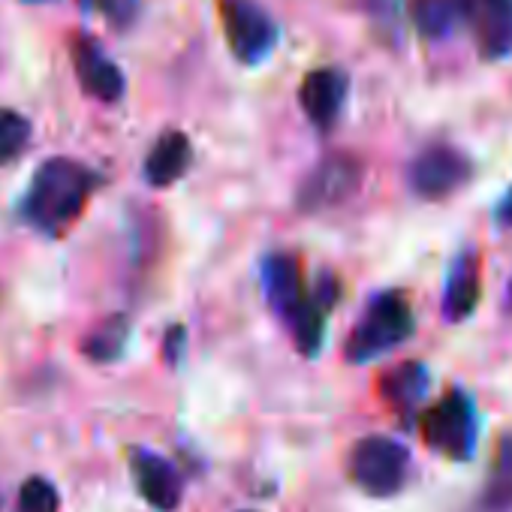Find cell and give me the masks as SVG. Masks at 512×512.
I'll return each mask as SVG.
<instances>
[{
  "label": "cell",
  "instance_id": "cell-17",
  "mask_svg": "<svg viewBox=\"0 0 512 512\" xmlns=\"http://www.w3.org/2000/svg\"><path fill=\"white\" fill-rule=\"evenodd\" d=\"M482 512H512V434H503L491 479L482 491Z\"/></svg>",
  "mask_w": 512,
  "mask_h": 512
},
{
  "label": "cell",
  "instance_id": "cell-8",
  "mask_svg": "<svg viewBox=\"0 0 512 512\" xmlns=\"http://www.w3.org/2000/svg\"><path fill=\"white\" fill-rule=\"evenodd\" d=\"M130 473H133V482L142 494V500L157 509V512H175L181 506V497H184V479L178 473V467L145 449V446H133L130 449Z\"/></svg>",
  "mask_w": 512,
  "mask_h": 512
},
{
  "label": "cell",
  "instance_id": "cell-23",
  "mask_svg": "<svg viewBox=\"0 0 512 512\" xmlns=\"http://www.w3.org/2000/svg\"><path fill=\"white\" fill-rule=\"evenodd\" d=\"M497 223L512 229V187L506 190V196H503L500 205H497Z\"/></svg>",
  "mask_w": 512,
  "mask_h": 512
},
{
  "label": "cell",
  "instance_id": "cell-9",
  "mask_svg": "<svg viewBox=\"0 0 512 512\" xmlns=\"http://www.w3.org/2000/svg\"><path fill=\"white\" fill-rule=\"evenodd\" d=\"M467 178H470V160L449 145L425 148L410 166V184L425 199H443L455 193Z\"/></svg>",
  "mask_w": 512,
  "mask_h": 512
},
{
  "label": "cell",
  "instance_id": "cell-16",
  "mask_svg": "<svg viewBox=\"0 0 512 512\" xmlns=\"http://www.w3.org/2000/svg\"><path fill=\"white\" fill-rule=\"evenodd\" d=\"M127 341H130V320L124 314H112L85 338L82 353L97 365H109L121 359V353L127 350Z\"/></svg>",
  "mask_w": 512,
  "mask_h": 512
},
{
  "label": "cell",
  "instance_id": "cell-21",
  "mask_svg": "<svg viewBox=\"0 0 512 512\" xmlns=\"http://www.w3.org/2000/svg\"><path fill=\"white\" fill-rule=\"evenodd\" d=\"M79 4L82 10L103 16L115 28H127L139 13V0H79Z\"/></svg>",
  "mask_w": 512,
  "mask_h": 512
},
{
  "label": "cell",
  "instance_id": "cell-18",
  "mask_svg": "<svg viewBox=\"0 0 512 512\" xmlns=\"http://www.w3.org/2000/svg\"><path fill=\"white\" fill-rule=\"evenodd\" d=\"M410 19L422 37L440 40L452 34V28L461 22V13L455 0H410Z\"/></svg>",
  "mask_w": 512,
  "mask_h": 512
},
{
  "label": "cell",
  "instance_id": "cell-25",
  "mask_svg": "<svg viewBox=\"0 0 512 512\" xmlns=\"http://www.w3.org/2000/svg\"><path fill=\"white\" fill-rule=\"evenodd\" d=\"M28 4H46V0H28Z\"/></svg>",
  "mask_w": 512,
  "mask_h": 512
},
{
  "label": "cell",
  "instance_id": "cell-5",
  "mask_svg": "<svg viewBox=\"0 0 512 512\" xmlns=\"http://www.w3.org/2000/svg\"><path fill=\"white\" fill-rule=\"evenodd\" d=\"M217 16L229 52L247 67L263 64L278 46V25L256 0H217Z\"/></svg>",
  "mask_w": 512,
  "mask_h": 512
},
{
  "label": "cell",
  "instance_id": "cell-10",
  "mask_svg": "<svg viewBox=\"0 0 512 512\" xmlns=\"http://www.w3.org/2000/svg\"><path fill=\"white\" fill-rule=\"evenodd\" d=\"M347 88H350L347 73L335 70V67H320L305 76V82L299 88V103L317 130L335 127V121L344 109V100H347Z\"/></svg>",
  "mask_w": 512,
  "mask_h": 512
},
{
  "label": "cell",
  "instance_id": "cell-14",
  "mask_svg": "<svg viewBox=\"0 0 512 512\" xmlns=\"http://www.w3.org/2000/svg\"><path fill=\"white\" fill-rule=\"evenodd\" d=\"M479 290H482V272H479V256L473 250L461 253L458 263L452 266L446 296H443V314L449 323L467 320L476 305H479Z\"/></svg>",
  "mask_w": 512,
  "mask_h": 512
},
{
  "label": "cell",
  "instance_id": "cell-20",
  "mask_svg": "<svg viewBox=\"0 0 512 512\" xmlns=\"http://www.w3.org/2000/svg\"><path fill=\"white\" fill-rule=\"evenodd\" d=\"M19 512H61V494L46 476H28L19 488Z\"/></svg>",
  "mask_w": 512,
  "mask_h": 512
},
{
  "label": "cell",
  "instance_id": "cell-12",
  "mask_svg": "<svg viewBox=\"0 0 512 512\" xmlns=\"http://www.w3.org/2000/svg\"><path fill=\"white\" fill-rule=\"evenodd\" d=\"M73 67H76V76L82 82V88L97 97L100 103H118L124 97V73L118 70V64H112L100 43L94 37H76L73 40Z\"/></svg>",
  "mask_w": 512,
  "mask_h": 512
},
{
  "label": "cell",
  "instance_id": "cell-11",
  "mask_svg": "<svg viewBox=\"0 0 512 512\" xmlns=\"http://www.w3.org/2000/svg\"><path fill=\"white\" fill-rule=\"evenodd\" d=\"M263 287H266V299L275 308V314L290 323L308 302V290H305V278H302V266L293 253H272L263 263Z\"/></svg>",
  "mask_w": 512,
  "mask_h": 512
},
{
  "label": "cell",
  "instance_id": "cell-26",
  "mask_svg": "<svg viewBox=\"0 0 512 512\" xmlns=\"http://www.w3.org/2000/svg\"><path fill=\"white\" fill-rule=\"evenodd\" d=\"M509 302H512V281H509Z\"/></svg>",
  "mask_w": 512,
  "mask_h": 512
},
{
  "label": "cell",
  "instance_id": "cell-6",
  "mask_svg": "<svg viewBox=\"0 0 512 512\" xmlns=\"http://www.w3.org/2000/svg\"><path fill=\"white\" fill-rule=\"evenodd\" d=\"M362 178H365V166L356 154L323 157L299 187V196H296L299 211L317 214V211L344 205L350 196H356V190L362 187Z\"/></svg>",
  "mask_w": 512,
  "mask_h": 512
},
{
  "label": "cell",
  "instance_id": "cell-4",
  "mask_svg": "<svg viewBox=\"0 0 512 512\" xmlns=\"http://www.w3.org/2000/svg\"><path fill=\"white\" fill-rule=\"evenodd\" d=\"M350 479L371 497H392L410 479V452L392 437L368 434L356 440L347 458Z\"/></svg>",
  "mask_w": 512,
  "mask_h": 512
},
{
  "label": "cell",
  "instance_id": "cell-13",
  "mask_svg": "<svg viewBox=\"0 0 512 512\" xmlns=\"http://www.w3.org/2000/svg\"><path fill=\"white\" fill-rule=\"evenodd\" d=\"M190 160H193L190 139L178 130H169L154 142V148L145 157V181L151 187H172L175 181L184 178Z\"/></svg>",
  "mask_w": 512,
  "mask_h": 512
},
{
  "label": "cell",
  "instance_id": "cell-2",
  "mask_svg": "<svg viewBox=\"0 0 512 512\" xmlns=\"http://www.w3.org/2000/svg\"><path fill=\"white\" fill-rule=\"evenodd\" d=\"M416 329L413 320V308L407 302V296L401 293H380L371 299V305L365 308L362 320L353 326L344 356L353 365L371 362L389 350H395L398 344H404Z\"/></svg>",
  "mask_w": 512,
  "mask_h": 512
},
{
  "label": "cell",
  "instance_id": "cell-27",
  "mask_svg": "<svg viewBox=\"0 0 512 512\" xmlns=\"http://www.w3.org/2000/svg\"><path fill=\"white\" fill-rule=\"evenodd\" d=\"M244 512H256V509H244Z\"/></svg>",
  "mask_w": 512,
  "mask_h": 512
},
{
  "label": "cell",
  "instance_id": "cell-22",
  "mask_svg": "<svg viewBox=\"0 0 512 512\" xmlns=\"http://www.w3.org/2000/svg\"><path fill=\"white\" fill-rule=\"evenodd\" d=\"M181 353H184V329L181 326H172L166 332V341H163V356L169 365H178L181 362Z\"/></svg>",
  "mask_w": 512,
  "mask_h": 512
},
{
  "label": "cell",
  "instance_id": "cell-7",
  "mask_svg": "<svg viewBox=\"0 0 512 512\" xmlns=\"http://www.w3.org/2000/svg\"><path fill=\"white\" fill-rule=\"evenodd\" d=\"M485 61L512 55V0H455Z\"/></svg>",
  "mask_w": 512,
  "mask_h": 512
},
{
  "label": "cell",
  "instance_id": "cell-15",
  "mask_svg": "<svg viewBox=\"0 0 512 512\" xmlns=\"http://www.w3.org/2000/svg\"><path fill=\"white\" fill-rule=\"evenodd\" d=\"M428 386H431V374L422 362H401L380 377L383 401L404 416L419 407V401L428 395Z\"/></svg>",
  "mask_w": 512,
  "mask_h": 512
},
{
  "label": "cell",
  "instance_id": "cell-24",
  "mask_svg": "<svg viewBox=\"0 0 512 512\" xmlns=\"http://www.w3.org/2000/svg\"><path fill=\"white\" fill-rule=\"evenodd\" d=\"M362 4H365V10H371V13H383V16L392 13V0H362Z\"/></svg>",
  "mask_w": 512,
  "mask_h": 512
},
{
  "label": "cell",
  "instance_id": "cell-1",
  "mask_svg": "<svg viewBox=\"0 0 512 512\" xmlns=\"http://www.w3.org/2000/svg\"><path fill=\"white\" fill-rule=\"evenodd\" d=\"M100 181L103 178L85 163H76L70 157H52L37 169L19 205V214L37 232L58 238L79 220Z\"/></svg>",
  "mask_w": 512,
  "mask_h": 512
},
{
  "label": "cell",
  "instance_id": "cell-3",
  "mask_svg": "<svg viewBox=\"0 0 512 512\" xmlns=\"http://www.w3.org/2000/svg\"><path fill=\"white\" fill-rule=\"evenodd\" d=\"M419 434L434 452L446 455L449 461L473 458L479 440V413L473 398L461 389H449L434 407L422 413Z\"/></svg>",
  "mask_w": 512,
  "mask_h": 512
},
{
  "label": "cell",
  "instance_id": "cell-19",
  "mask_svg": "<svg viewBox=\"0 0 512 512\" xmlns=\"http://www.w3.org/2000/svg\"><path fill=\"white\" fill-rule=\"evenodd\" d=\"M31 142V124L13 109H0V166H7L25 154Z\"/></svg>",
  "mask_w": 512,
  "mask_h": 512
}]
</instances>
